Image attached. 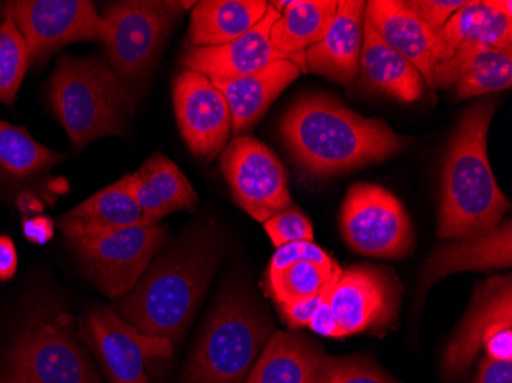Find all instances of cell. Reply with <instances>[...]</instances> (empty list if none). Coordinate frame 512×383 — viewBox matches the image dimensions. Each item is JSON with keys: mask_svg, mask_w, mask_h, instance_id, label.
<instances>
[{"mask_svg": "<svg viewBox=\"0 0 512 383\" xmlns=\"http://www.w3.org/2000/svg\"><path fill=\"white\" fill-rule=\"evenodd\" d=\"M281 134L293 160L318 177L387 160L407 143L379 118L362 117L327 94L296 100L281 123Z\"/></svg>", "mask_w": 512, "mask_h": 383, "instance_id": "6da1fadb", "label": "cell"}, {"mask_svg": "<svg viewBox=\"0 0 512 383\" xmlns=\"http://www.w3.org/2000/svg\"><path fill=\"white\" fill-rule=\"evenodd\" d=\"M214 236L195 233L161 253L115 301V313L138 331L172 344L191 324L218 264Z\"/></svg>", "mask_w": 512, "mask_h": 383, "instance_id": "7a4b0ae2", "label": "cell"}, {"mask_svg": "<svg viewBox=\"0 0 512 383\" xmlns=\"http://www.w3.org/2000/svg\"><path fill=\"white\" fill-rule=\"evenodd\" d=\"M496 102L483 100L463 114L451 137L442 172L437 238L460 239L491 232L509 210L497 186L486 138Z\"/></svg>", "mask_w": 512, "mask_h": 383, "instance_id": "3957f363", "label": "cell"}, {"mask_svg": "<svg viewBox=\"0 0 512 383\" xmlns=\"http://www.w3.org/2000/svg\"><path fill=\"white\" fill-rule=\"evenodd\" d=\"M51 105L76 151L97 138L123 135L134 102L103 62L62 57L51 82Z\"/></svg>", "mask_w": 512, "mask_h": 383, "instance_id": "277c9868", "label": "cell"}, {"mask_svg": "<svg viewBox=\"0 0 512 383\" xmlns=\"http://www.w3.org/2000/svg\"><path fill=\"white\" fill-rule=\"evenodd\" d=\"M272 330L264 308L229 293L207 319L181 383H246Z\"/></svg>", "mask_w": 512, "mask_h": 383, "instance_id": "5b68a950", "label": "cell"}, {"mask_svg": "<svg viewBox=\"0 0 512 383\" xmlns=\"http://www.w3.org/2000/svg\"><path fill=\"white\" fill-rule=\"evenodd\" d=\"M191 5L195 2L134 0L105 8L106 51L120 80L135 85L148 76L178 16Z\"/></svg>", "mask_w": 512, "mask_h": 383, "instance_id": "8992f818", "label": "cell"}, {"mask_svg": "<svg viewBox=\"0 0 512 383\" xmlns=\"http://www.w3.org/2000/svg\"><path fill=\"white\" fill-rule=\"evenodd\" d=\"M482 351L491 359L512 361L511 276H494L477 285L442 357V377L462 379Z\"/></svg>", "mask_w": 512, "mask_h": 383, "instance_id": "52a82bcc", "label": "cell"}, {"mask_svg": "<svg viewBox=\"0 0 512 383\" xmlns=\"http://www.w3.org/2000/svg\"><path fill=\"white\" fill-rule=\"evenodd\" d=\"M0 383H102L82 345L60 322L37 321L0 367Z\"/></svg>", "mask_w": 512, "mask_h": 383, "instance_id": "ba28073f", "label": "cell"}, {"mask_svg": "<svg viewBox=\"0 0 512 383\" xmlns=\"http://www.w3.org/2000/svg\"><path fill=\"white\" fill-rule=\"evenodd\" d=\"M341 229L347 246L359 255L398 259L413 250V229L404 206L375 184L359 183L348 190Z\"/></svg>", "mask_w": 512, "mask_h": 383, "instance_id": "9c48e42d", "label": "cell"}, {"mask_svg": "<svg viewBox=\"0 0 512 383\" xmlns=\"http://www.w3.org/2000/svg\"><path fill=\"white\" fill-rule=\"evenodd\" d=\"M166 243L160 221L146 218L134 226L74 244L86 272L109 298L128 293L145 275Z\"/></svg>", "mask_w": 512, "mask_h": 383, "instance_id": "30bf717a", "label": "cell"}, {"mask_svg": "<svg viewBox=\"0 0 512 383\" xmlns=\"http://www.w3.org/2000/svg\"><path fill=\"white\" fill-rule=\"evenodd\" d=\"M221 171L235 203L256 221L266 223L293 206L286 167L260 140L238 135L224 148Z\"/></svg>", "mask_w": 512, "mask_h": 383, "instance_id": "8fae6325", "label": "cell"}, {"mask_svg": "<svg viewBox=\"0 0 512 383\" xmlns=\"http://www.w3.org/2000/svg\"><path fill=\"white\" fill-rule=\"evenodd\" d=\"M7 16L27 40L31 63L79 40L105 43L108 25L86 0H23L7 5Z\"/></svg>", "mask_w": 512, "mask_h": 383, "instance_id": "7c38bea8", "label": "cell"}, {"mask_svg": "<svg viewBox=\"0 0 512 383\" xmlns=\"http://www.w3.org/2000/svg\"><path fill=\"white\" fill-rule=\"evenodd\" d=\"M82 336L99 357L109 383H148L146 364L169 357L174 344L138 331L106 307L91 311L82 322Z\"/></svg>", "mask_w": 512, "mask_h": 383, "instance_id": "4fadbf2b", "label": "cell"}, {"mask_svg": "<svg viewBox=\"0 0 512 383\" xmlns=\"http://www.w3.org/2000/svg\"><path fill=\"white\" fill-rule=\"evenodd\" d=\"M174 106L181 137L195 157L212 160L234 128L223 92L209 77L183 69L174 82Z\"/></svg>", "mask_w": 512, "mask_h": 383, "instance_id": "5bb4252c", "label": "cell"}, {"mask_svg": "<svg viewBox=\"0 0 512 383\" xmlns=\"http://www.w3.org/2000/svg\"><path fill=\"white\" fill-rule=\"evenodd\" d=\"M330 308L347 336L391 327L398 316V285L393 276L376 267L342 270L330 290Z\"/></svg>", "mask_w": 512, "mask_h": 383, "instance_id": "9a60e30c", "label": "cell"}, {"mask_svg": "<svg viewBox=\"0 0 512 383\" xmlns=\"http://www.w3.org/2000/svg\"><path fill=\"white\" fill-rule=\"evenodd\" d=\"M365 20L388 46L419 71L425 85L434 89V68L453 56L440 34L398 0L365 2Z\"/></svg>", "mask_w": 512, "mask_h": 383, "instance_id": "2e32d148", "label": "cell"}, {"mask_svg": "<svg viewBox=\"0 0 512 383\" xmlns=\"http://www.w3.org/2000/svg\"><path fill=\"white\" fill-rule=\"evenodd\" d=\"M278 17V11L269 4L266 16L244 36L212 48L188 45L181 56V63L184 68L209 77L212 82H226L258 73L279 60H292L279 53L270 40V30Z\"/></svg>", "mask_w": 512, "mask_h": 383, "instance_id": "e0dca14e", "label": "cell"}, {"mask_svg": "<svg viewBox=\"0 0 512 383\" xmlns=\"http://www.w3.org/2000/svg\"><path fill=\"white\" fill-rule=\"evenodd\" d=\"M365 2L341 0L335 19L321 42L304 53L306 69L339 85H352L359 76L364 39Z\"/></svg>", "mask_w": 512, "mask_h": 383, "instance_id": "ac0fdd59", "label": "cell"}, {"mask_svg": "<svg viewBox=\"0 0 512 383\" xmlns=\"http://www.w3.org/2000/svg\"><path fill=\"white\" fill-rule=\"evenodd\" d=\"M512 86V53L468 45L437 63L433 88H454L457 100L506 91Z\"/></svg>", "mask_w": 512, "mask_h": 383, "instance_id": "d6986e66", "label": "cell"}, {"mask_svg": "<svg viewBox=\"0 0 512 383\" xmlns=\"http://www.w3.org/2000/svg\"><path fill=\"white\" fill-rule=\"evenodd\" d=\"M511 224L508 218L491 232L454 239V243L436 249L422 272V289H430L434 282L453 273L511 267Z\"/></svg>", "mask_w": 512, "mask_h": 383, "instance_id": "ffe728a7", "label": "cell"}, {"mask_svg": "<svg viewBox=\"0 0 512 383\" xmlns=\"http://www.w3.org/2000/svg\"><path fill=\"white\" fill-rule=\"evenodd\" d=\"M146 215L129 192L128 175L92 195L60 218V227L73 244L134 226Z\"/></svg>", "mask_w": 512, "mask_h": 383, "instance_id": "44dd1931", "label": "cell"}, {"mask_svg": "<svg viewBox=\"0 0 512 383\" xmlns=\"http://www.w3.org/2000/svg\"><path fill=\"white\" fill-rule=\"evenodd\" d=\"M129 192L146 217L160 221L178 210L195 209L198 195L174 161L157 152L135 174Z\"/></svg>", "mask_w": 512, "mask_h": 383, "instance_id": "7402d4cb", "label": "cell"}, {"mask_svg": "<svg viewBox=\"0 0 512 383\" xmlns=\"http://www.w3.org/2000/svg\"><path fill=\"white\" fill-rule=\"evenodd\" d=\"M301 73V68L292 60H279L250 76L214 82L229 103L235 134L246 132L260 122L278 95Z\"/></svg>", "mask_w": 512, "mask_h": 383, "instance_id": "603a6c76", "label": "cell"}, {"mask_svg": "<svg viewBox=\"0 0 512 383\" xmlns=\"http://www.w3.org/2000/svg\"><path fill=\"white\" fill-rule=\"evenodd\" d=\"M359 85L404 103L421 99L424 79L407 59L396 53L364 19Z\"/></svg>", "mask_w": 512, "mask_h": 383, "instance_id": "cb8c5ba5", "label": "cell"}, {"mask_svg": "<svg viewBox=\"0 0 512 383\" xmlns=\"http://www.w3.org/2000/svg\"><path fill=\"white\" fill-rule=\"evenodd\" d=\"M279 13L270 30V40L279 53L289 56L306 71L304 53L324 39L335 19L336 0L270 2Z\"/></svg>", "mask_w": 512, "mask_h": 383, "instance_id": "d4e9b609", "label": "cell"}, {"mask_svg": "<svg viewBox=\"0 0 512 383\" xmlns=\"http://www.w3.org/2000/svg\"><path fill=\"white\" fill-rule=\"evenodd\" d=\"M451 53L477 45L512 53V4L499 0L465 2L440 31Z\"/></svg>", "mask_w": 512, "mask_h": 383, "instance_id": "484cf974", "label": "cell"}, {"mask_svg": "<svg viewBox=\"0 0 512 383\" xmlns=\"http://www.w3.org/2000/svg\"><path fill=\"white\" fill-rule=\"evenodd\" d=\"M325 357L312 339L278 331L264 345L246 383H316Z\"/></svg>", "mask_w": 512, "mask_h": 383, "instance_id": "4316f807", "label": "cell"}, {"mask_svg": "<svg viewBox=\"0 0 512 383\" xmlns=\"http://www.w3.org/2000/svg\"><path fill=\"white\" fill-rule=\"evenodd\" d=\"M264 0H203L192 8L189 45L198 48L226 45L252 30L266 16Z\"/></svg>", "mask_w": 512, "mask_h": 383, "instance_id": "83f0119b", "label": "cell"}, {"mask_svg": "<svg viewBox=\"0 0 512 383\" xmlns=\"http://www.w3.org/2000/svg\"><path fill=\"white\" fill-rule=\"evenodd\" d=\"M338 262L299 259L267 272V293L278 305L296 304L332 289L341 276Z\"/></svg>", "mask_w": 512, "mask_h": 383, "instance_id": "f1b7e54d", "label": "cell"}, {"mask_svg": "<svg viewBox=\"0 0 512 383\" xmlns=\"http://www.w3.org/2000/svg\"><path fill=\"white\" fill-rule=\"evenodd\" d=\"M63 155L39 145L27 129L0 120V169L14 178L39 174Z\"/></svg>", "mask_w": 512, "mask_h": 383, "instance_id": "f546056e", "label": "cell"}, {"mask_svg": "<svg viewBox=\"0 0 512 383\" xmlns=\"http://www.w3.org/2000/svg\"><path fill=\"white\" fill-rule=\"evenodd\" d=\"M30 65L27 40L23 39L13 19L7 16L0 25V102L13 105Z\"/></svg>", "mask_w": 512, "mask_h": 383, "instance_id": "4dcf8cb0", "label": "cell"}, {"mask_svg": "<svg viewBox=\"0 0 512 383\" xmlns=\"http://www.w3.org/2000/svg\"><path fill=\"white\" fill-rule=\"evenodd\" d=\"M316 383H398L362 357H325Z\"/></svg>", "mask_w": 512, "mask_h": 383, "instance_id": "1f68e13d", "label": "cell"}, {"mask_svg": "<svg viewBox=\"0 0 512 383\" xmlns=\"http://www.w3.org/2000/svg\"><path fill=\"white\" fill-rule=\"evenodd\" d=\"M264 229L276 249L290 243L313 241L312 223L295 206L273 215L264 223Z\"/></svg>", "mask_w": 512, "mask_h": 383, "instance_id": "d6a6232c", "label": "cell"}, {"mask_svg": "<svg viewBox=\"0 0 512 383\" xmlns=\"http://www.w3.org/2000/svg\"><path fill=\"white\" fill-rule=\"evenodd\" d=\"M405 8L424 20L431 30L440 34L445 23L465 4V0H407Z\"/></svg>", "mask_w": 512, "mask_h": 383, "instance_id": "836d02e7", "label": "cell"}, {"mask_svg": "<svg viewBox=\"0 0 512 383\" xmlns=\"http://www.w3.org/2000/svg\"><path fill=\"white\" fill-rule=\"evenodd\" d=\"M299 259H310V261L327 262L332 256L327 255L321 247L316 246L313 241H301V243H290L276 249L275 255L270 259L269 270L281 269L290 262Z\"/></svg>", "mask_w": 512, "mask_h": 383, "instance_id": "e575fe53", "label": "cell"}, {"mask_svg": "<svg viewBox=\"0 0 512 383\" xmlns=\"http://www.w3.org/2000/svg\"><path fill=\"white\" fill-rule=\"evenodd\" d=\"M329 290H325L324 293H321L319 296H315V298L306 299V301L296 302V304L290 305H278L279 315L284 321L287 322L292 330H299L302 327H309L310 319H312L313 313H315L318 305L321 304L322 299Z\"/></svg>", "mask_w": 512, "mask_h": 383, "instance_id": "d590c367", "label": "cell"}, {"mask_svg": "<svg viewBox=\"0 0 512 383\" xmlns=\"http://www.w3.org/2000/svg\"><path fill=\"white\" fill-rule=\"evenodd\" d=\"M329 296L330 292L324 296L321 304L316 308L312 319H310L309 327L312 328V331H315L316 334H319V336H324V338H345V334L342 333L341 327H339L335 316H333L332 308H330Z\"/></svg>", "mask_w": 512, "mask_h": 383, "instance_id": "8d00e7d4", "label": "cell"}, {"mask_svg": "<svg viewBox=\"0 0 512 383\" xmlns=\"http://www.w3.org/2000/svg\"><path fill=\"white\" fill-rule=\"evenodd\" d=\"M473 383H512V361L483 356Z\"/></svg>", "mask_w": 512, "mask_h": 383, "instance_id": "74e56055", "label": "cell"}, {"mask_svg": "<svg viewBox=\"0 0 512 383\" xmlns=\"http://www.w3.org/2000/svg\"><path fill=\"white\" fill-rule=\"evenodd\" d=\"M23 233L34 244H45L54 235V224L50 218L33 217L23 221Z\"/></svg>", "mask_w": 512, "mask_h": 383, "instance_id": "f35d334b", "label": "cell"}, {"mask_svg": "<svg viewBox=\"0 0 512 383\" xmlns=\"http://www.w3.org/2000/svg\"><path fill=\"white\" fill-rule=\"evenodd\" d=\"M16 269V247L8 236H0V281L13 278Z\"/></svg>", "mask_w": 512, "mask_h": 383, "instance_id": "ab89813d", "label": "cell"}]
</instances>
